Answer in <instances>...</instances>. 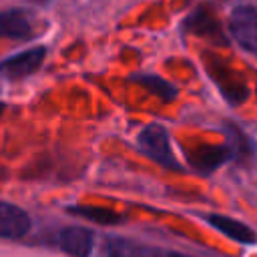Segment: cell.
I'll use <instances>...</instances> for the list:
<instances>
[{
	"label": "cell",
	"instance_id": "cell-1",
	"mask_svg": "<svg viewBox=\"0 0 257 257\" xmlns=\"http://www.w3.org/2000/svg\"><path fill=\"white\" fill-rule=\"evenodd\" d=\"M137 143H139V149L149 159H153L155 163H159V165H163L167 169H173V171H179L181 169V165L177 163V159L173 155L169 135H167V131L161 124H149V126H145L139 133V141Z\"/></svg>",
	"mask_w": 257,
	"mask_h": 257
},
{
	"label": "cell",
	"instance_id": "cell-2",
	"mask_svg": "<svg viewBox=\"0 0 257 257\" xmlns=\"http://www.w3.org/2000/svg\"><path fill=\"white\" fill-rule=\"evenodd\" d=\"M231 36L249 52H257V8L237 6L229 16Z\"/></svg>",
	"mask_w": 257,
	"mask_h": 257
},
{
	"label": "cell",
	"instance_id": "cell-3",
	"mask_svg": "<svg viewBox=\"0 0 257 257\" xmlns=\"http://www.w3.org/2000/svg\"><path fill=\"white\" fill-rule=\"evenodd\" d=\"M102 257H193V255L149 247V245H143V243H137L131 239H122V237H110L104 241Z\"/></svg>",
	"mask_w": 257,
	"mask_h": 257
},
{
	"label": "cell",
	"instance_id": "cell-4",
	"mask_svg": "<svg viewBox=\"0 0 257 257\" xmlns=\"http://www.w3.org/2000/svg\"><path fill=\"white\" fill-rule=\"evenodd\" d=\"M92 243V233L84 227H66L56 235V245L72 257H88Z\"/></svg>",
	"mask_w": 257,
	"mask_h": 257
},
{
	"label": "cell",
	"instance_id": "cell-5",
	"mask_svg": "<svg viewBox=\"0 0 257 257\" xmlns=\"http://www.w3.org/2000/svg\"><path fill=\"white\" fill-rule=\"evenodd\" d=\"M30 229V217L16 205L0 203V237L20 239Z\"/></svg>",
	"mask_w": 257,
	"mask_h": 257
},
{
	"label": "cell",
	"instance_id": "cell-6",
	"mask_svg": "<svg viewBox=\"0 0 257 257\" xmlns=\"http://www.w3.org/2000/svg\"><path fill=\"white\" fill-rule=\"evenodd\" d=\"M42 58H44V48H32V50L20 52V54H16V56L4 60V64H2V74L8 76V78L26 76V74L34 72V70L42 64Z\"/></svg>",
	"mask_w": 257,
	"mask_h": 257
},
{
	"label": "cell",
	"instance_id": "cell-7",
	"mask_svg": "<svg viewBox=\"0 0 257 257\" xmlns=\"http://www.w3.org/2000/svg\"><path fill=\"white\" fill-rule=\"evenodd\" d=\"M0 36L28 38L32 36V20L24 10L10 8L0 12Z\"/></svg>",
	"mask_w": 257,
	"mask_h": 257
},
{
	"label": "cell",
	"instance_id": "cell-8",
	"mask_svg": "<svg viewBox=\"0 0 257 257\" xmlns=\"http://www.w3.org/2000/svg\"><path fill=\"white\" fill-rule=\"evenodd\" d=\"M229 159H233V157H231V151L227 149V145L225 147H199L193 153H189L191 165L201 173H211Z\"/></svg>",
	"mask_w": 257,
	"mask_h": 257
},
{
	"label": "cell",
	"instance_id": "cell-9",
	"mask_svg": "<svg viewBox=\"0 0 257 257\" xmlns=\"http://www.w3.org/2000/svg\"><path fill=\"white\" fill-rule=\"evenodd\" d=\"M209 225H213L217 231H221L223 235H227L229 239L237 241V243H243V245H251L255 243V233L253 229H249L245 223L241 221H235L231 217H225V215H207L205 217Z\"/></svg>",
	"mask_w": 257,
	"mask_h": 257
},
{
	"label": "cell",
	"instance_id": "cell-10",
	"mask_svg": "<svg viewBox=\"0 0 257 257\" xmlns=\"http://www.w3.org/2000/svg\"><path fill=\"white\" fill-rule=\"evenodd\" d=\"M137 82H141L143 86H147L157 96H163L165 100H171L177 94V88L171 82H167L165 78H159V76H137Z\"/></svg>",
	"mask_w": 257,
	"mask_h": 257
},
{
	"label": "cell",
	"instance_id": "cell-11",
	"mask_svg": "<svg viewBox=\"0 0 257 257\" xmlns=\"http://www.w3.org/2000/svg\"><path fill=\"white\" fill-rule=\"evenodd\" d=\"M78 215H84L86 219H92V221H98V223H118V215L106 211V209H94V207H74L70 209Z\"/></svg>",
	"mask_w": 257,
	"mask_h": 257
}]
</instances>
